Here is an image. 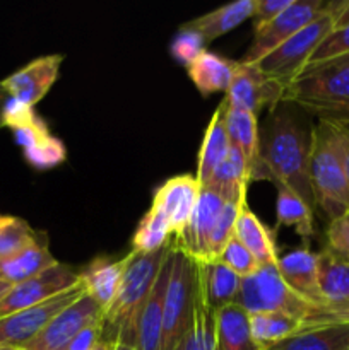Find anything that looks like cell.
Wrapping results in <instances>:
<instances>
[{
	"label": "cell",
	"mask_w": 349,
	"mask_h": 350,
	"mask_svg": "<svg viewBox=\"0 0 349 350\" xmlns=\"http://www.w3.org/2000/svg\"><path fill=\"white\" fill-rule=\"evenodd\" d=\"M310 146L311 130L308 132L298 120L296 113L284 103L270 109L266 126L260 133V178L274 185L293 190L315 208V197L310 183Z\"/></svg>",
	"instance_id": "6da1fadb"
},
{
	"label": "cell",
	"mask_w": 349,
	"mask_h": 350,
	"mask_svg": "<svg viewBox=\"0 0 349 350\" xmlns=\"http://www.w3.org/2000/svg\"><path fill=\"white\" fill-rule=\"evenodd\" d=\"M236 303L252 313H281L303 328L349 321V310L318 304L291 289L276 265H260L253 275L242 279Z\"/></svg>",
	"instance_id": "7a4b0ae2"
},
{
	"label": "cell",
	"mask_w": 349,
	"mask_h": 350,
	"mask_svg": "<svg viewBox=\"0 0 349 350\" xmlns=\"http://www.w3.org/2000/svg\"><path fill=\"white\" fill-rule=\"evenodd\" d=\"M168 250L170 243L154 253L130 252L127 255L125 272L115 299L103 313V340L122 342L135 347L140 311Z\"/></svg>",
	"instance_id": "3957f363"
},
{
	"label": "cell",
	"mask_w": 349,
	"mask_h": 350,
	"mask_svg": "<svg viewBox=\"0 0 349 350\" xmlns=\"http://www.w3.org/2000/svg\"><path fill=\"white\" fill-rule=\"evenodd\" d=\"M283 103L311 113L322 122L349 125V67L320 64L307 67L284 89Z\"/></svg>",
	"instance_id": "277c9868"
},
{
	"label": "cell",
	"mask_w": 349,
	"mask_h": 350,
	"mask_svg": "<svg viewBox=\"0 0 349 350\" xmlns=\"http://www.w3.org/2000/svg\"><path fill=\"white\" fill-rule=\"evenodd\" d=\"M310 183L315 207L320 208L328 221L349 211V185L339 150L335 123L318 120L311 129Z\"/></svg>",
	"instance_id": "5b68a950"
},
{
	"label": "cell",
	"mask_w": 349,
	"mask_h": 350,
	"mask_svg": "<svg viewBox=\"0 0 349 350\" xmlns=\"http://www.w3.org/2000/svg\"><path fill=\"white\" fill-rule=\"evenodd\" d=\"M197 267L195 260L173 245V269L168 280L161 325V350H181L194 311Z\"/></svg>",
	"instance_id": "8992f818"
},
{
	"label": "cell",
	"mask_w": 349,
	"mask_h": 350,
	"mask_svg": "<svg viewBox=\"0 0 349 350\" xmlns=\"http://www.w3.org/2000/svg\"><path fill=\"white\" fill-rule=\"evenodd\" d=\"M335 21L337 19H335L332 2H327L325 9L322 10L317 19L307 24L303 29L293 34L289 40L284 41L279 48H276L272 53L267 55L266 58H262L255 65L263 74L276 79L279 84L287 88L301 74V70L308 64L318 44L334 29Z\"/></svg>",
	"instance_id": "52a82bcc"
},
{
	"label": "cell",
	"mask_w": 349,
	"mask_h": 350,
	"mask_svg": "<svg viewBox=\"0 0 349 350\" xmlns=\"http://www.w3.org/2000/svg\"><path fill=\"white\" fill-rule=\"evenodd\" d=\"M3 125L14 132L16 142L23 147L24 159L36 170H51L67 157L65 146L51 135L47 122L34 111L33 106L10 98L3 111Z\"/></svg>",
	"instance_id": "ba28073f"
},
{
	"label": "cell",
	"mask_w": 349,
	"mask_h": 350,
	"mask_svg": "<svg viewBox=\"0 0 349 350\" xmlns=\"http://www.w3.org/2000/svg\"><path fill=\"white\" fill-rule=\"evenodd\" d=\"M325 5H327V2H324V0H291L289 5L276 19H272L267 26L253 33L252 44L240 62L246 65L259 64L262 58L272 53L293 34H296L307 24L317 19L322 10L325 9Z\"/></svg>",
	"instance_id": "9c48e42d"
},
{
	"label": "cell",
	"mask_w": 349,
	"mask_h": 350,
	"mask_svg": "<svg viewBox=\"0 0 349 350\" xmlns=\"http://www.w3.org/2000/svg\"><path fill=\"white\" fill-rule=\"evenodd\" d=\"M79 282H81L79 270L58 262L44 272L12 286L7 296L0 301V318L38 306L51 297L60 296Z\"/></svg>",
	"instance_id": "30bf717a"
},
{
	"label": "cell",
	"mask_w": 349,
	"mask_h": 350,
	"mask_svg": "<svg viewBox=\"0 0 349 350\" xmlns=\"http://www.w3.org/2000/svg\"><path fill=\"white\" fill-rule=\"evenodd\" d=\"M84 293L86 287L82 286V282H79L77 286L65 291L60 296L51 297L38 306L0 318V345L23 349L47 327L48 321L53 320L60 311H64L68 304L79 299Z\"/></svg>",
	"instance_id": "8fae6325"
},
{
	"label": "cell",
	"mask_w": 349,
	"mask_h": 350,
	"mask_svg": "<svg viewBox=\"0 0 349 350\" xmlns=\"http://www.w3.org/2000/svg\"><path fill=\"white\" fill-rule=\"evenodd\" d=\"M98 320H103V310L88 293H84L79 299L68 304L64 311H60L53 320L48 321L47 327L33 340L27 342L23 349L68 350L79 332Z\"/></svg>",
	"instance_id": "7c38bea8"
},
{
	"label": "cell",
	"mask_w": 349,
	"mask_h": 350,
	"mask_svg": "<svg viewBox=\"0 0 349 350\" xmlns=\"http://www.w3.org/2000/svg\"><path fill=\"white\" fill-rule=\"evenodd\" d=\"M284 85L276 79L263 74L257 65H246L238 60L235 77L226 91V101L229 106L259 116L263 108L274 109L283 103Z\"/></svg>",
	"instance_id": "4fadbf2b"
},
{
	"label": "cell",
	"mask_w": 349,
	"mask_h": 350,
	"mask_svg": "<svg viewBox=\"0 0 349 350\" xmlns=\"http://www.w3.org/2000/svg\"><path fill=\"white\" fill-rule=\"evenodd\" d=\"M224 204L226 202L214 191L201 188L190 222L180 239H171L173 245L197 263H209V246H211L212 232H214L216 222L221 215Z\"/></svg>",
	"instance_id": "5bb4252c"
},
{
	"label": "cell",
	"mask_w": 349,
	"mask_h": 350,
	"mask_svg": "<svg viewBox=\"0 0 349 350\" xmlns=\"http://www.w3.org/2000/svg\"><path fill=\"white\" fill-rule=\"evenodd\" d=\"M201 185L192 174H178L164 181L156 190L151 207L157 208L170 222L171 239H180L190 222L197 204Z\"/></svg>",
	"instance_id": "9a60e30c"
},
{
	"label": "cell",
	"mask_w": 349,
	"mask_h": 350,
	"mask_svg": "<svg viewBox=\"0 0 349 350\" xmlns=\"http://www.w3.org/2000/svg\"><path fill=\"white\" fill-rule=\"evenodd\" d=\"M62 62L64 55H44L29 62L0 82L10 98L34 108V105L47 96L57 81Z\"/></svg>",
	"instance_id": "2e32d148"
},
{
	"label": "cell",
	"mask_w": 349,
	"mask_h": 350,
	"mask_svg": "<svg viewBox=\"0 0 349 350\" xmlns=\"http://www.w3.org/2000/svg\"><path fill=\"white\" fill-rule=\"evenodd\" d=\"M173 269V245L170 239V250L164 256L151 293L140 311L137 323V350H161V325H163L164 299H166L168 280Z\"/></svg>",
	"instance_id": "e0dca14e"
},
{
	"label": "cell",
	"mask_w": 349,
	"mask_h": 350,
	"mask_svg": "<svg viewBox=\"0 0 349 350\" xmlns=\"http://www.w3.org/2000/svg\"><path fill=\"white\" fill-rule=\"evenodd\" d=\"M284 282L301 296L318 304H331L325 301L318 284V256L307 246L293 250L284 256H279L277 263ZM332 306V304H331Z\"/></svg>",
	"instance_id": "ac0fdd59"
},
{
	"label": "cell",
	"mask_w": 349,
	"mask_h": 350,
	"mask_svg": "<svg viewBox=\"0 0 349 350\" xmlns=\"http://www.w3.org/2000/svg\"><path fill=\"white\" fill-rule=\"evenodd\" d=\"M125 267L127 255L116 260L108 258V256H98L79 272L82 286L86 287V293L99 304L103 313L108 310L109 304L115 299Z\"/></svg>",
	"instance_id": "d6986e66"
},
{
	"label": "cell",
	"mask_w": 349,
	"mask_h": 350,
	"mask_svg": "<svg viewBox=\"0 0 349 350\" xmlns=\"http://www.w3.org/2000/svg\"><path fill=\"white\" fill-rule=\"evenodd\" d=\"M252 181V170L236 147L231 146L228 156L216 167L212 176L202 188L214 191L226 204H243L246 202V188Z\"/></svg>",
	"instance_id": "ffe728a7"
},
{
	"label": "cell",
	"mask_w": 349,
	"mask_h": 350,
	"mask_svg": "<svg viewBox=\"0 0 349 350\" xmlns=\"http://www.w3.org/2000/svg\"><path fill=\"white\" fill-rule=\"evenodd\" d=\"M214 350H260L250 330V313L238 303L214 311Z\"/></svg>",
	"instance_id": "44dd1931"
},
{
	"label": "cell",
	"mask_w": 349,
	"mask_h": 350,
	"mask_svg": "<svg viewBox=\"0 0 349 350\" xmlns=\"http://www.w3.org/2000/svg\"><path fill=\"white\" fill-rule=\"evenodd\" d=\"M224 101V123L229 142L243 154L252 170V180H259L260 170V130L259 120L253 113L233 108Z\"/></svg>",
	"instance_id": "7402d4cb"
},
{
	"label": "cell",
	"mask_w": 349,
	"mask_h": 350,
	"mask_svg": "<svg viewBox=\"0 0 349 350\" xmlns=\"http://www.w3.org/2000/svg\"><path fill=\"white\" fill-rule=\"evenodd\" d=\"M253 9H255V0H236V2L226 3L219 9L211 10L204 16L195 17L181 27L195 31L197 34H201L205 44H209L211 41L224 36L229 31L245 23L246 19L253 17Z\"/></svg>",
	"instance_id": "603a6c76"
},
{
	"label": "cell",
	"mask_w": 349,
	"mask_h": 350,
	"mask_svg": "<svg viewBox=\"0 0 349 350\" xmlns=\"http://www.w3.org/2000/svg\"><path fill=\"white\" fill-rule=\"evenodd\" d=\"M238 62L229 60L212 51H202L187 68V74L202 96L226 92L235 77Z\"/></svg>",
	"instance_id": "cb8c5ba5"
},
{
	"label": "cell",
	"mask_w": 349,
	"mask_h": 350,
	"mask_svg": "<svg viewBox=\"0 0 349 350\" xmlns=\"http://www.w3.org/2000/svg\"><path fill=\"white\" fill-rule=\"evenodd\" d=\"M235 236L248 248L260 265H276L279 263L276 246V232L270 231L245 204L240 207L235 226Z\"/></svg>",
	"instance_id": "d4e9b609"
},
{
	"label": "cell",
	"mask_w": 349,
	"mask_h": 350,
	"mask_svg": "<svg viewBox=\"0 0 349 350\" xmlns=\"http://www.w3.org/2000/svg\"><path fill=\"white\" fill-rule=\"evenodd\" d=\"M229 149H231V142H229V135L224 123V101H221V105L218 106L216 113L212 115L207 129H205L201 150H198L195 178H197L201 188L207 183L216 167L224 161Z\"/></svg>",
	"instance_id": "484cf974"
},
{
	"label": "cell",
	"mask_w": 349,
	"mask_h": 350,
	"mask_svg": "<svg viewBox=\"0 0 349 350\" xmlns=\"http://www.w3.org/2000/svg\"><path fill=\"white\" fill-rule=\"evenodd\" d=\"M57 263L58 260H55L48 248L47 234H43L36 243L27 246L17 255L0 260V280H5V282L16 286V284L24 282V280L44 272Z\"/></svg>",
	"instance_id": "4316f807"
},
{
	"label": "cell",
	"mask_w": 349,
	"mask_h": 350,
	"mask_svg": "<svg viewBox=\"0 0 349 350\" xmlns=\"http://www.w3.org/2000/svg\"><path fill=\"white\" fill-rule=\"evenodd\" d=\"M263 350H349V321L303 328Z\"/></svg>",
	"instance_id": "83f0119b"
},
{
	"label": "cell",
	"mask_w": 349,
	"mask_h": 350,
	"mask_svg": "<svg viewBox=\"0 0 349 350\" xmlns=\"http://www.w3.org/2000/svg\"><path fill=\"white\" fill-rule=\"evenodd\" d=\"M318 256V284L325 301L349 310V262L324 248Z\"/></svg>",
	"instance_id": "f1b7e54d"
},
{
	"label": "cell",
	"mask_w": 349,
	"mask_h": 350,
	"mask_svg": "<svg viewBox=\"0 0 349 350\" xmlns=\"http://www.w3.org/2000/svg\"><path fill=\"white\" fill-rule=\"evenodd\" d=\"M277 202H276V229L277 228H294L296 234L303 239V246L308 248V241L313 238V208L301 197H298L293 190L276 185Z\"/></svg>",
	"instance_id": "f546056e"
},
{
	"label": "cell",
	"mask_w": 349,
	"mask_h": 350,
	"mask_svg": "<svg viewBox=\"0 0 349 350\" xmlns=\"http://www.w3.org/2000/svg\"><path fill=\"white\" fill-rule=\"evenodd\" d=\"M202 284H204L205 297L212 311L229 303H236L242 277L236 275L231 269L222 265L221 262L198 263Z\"/></svg>",
	"instance_id": "4dcf8cb0"
},
{
	"label": "cell",
	"mask_w": 349,
	"mask_h": 350,
	"mask_svg": "<svg viewBox=\"0 0 349 350\" xmlns=\"http://www.w3.org/2000/svg\"><path fill=\"white\" fill-rule=\"evenodd\" d=\"M181 350H214V311L205 297L201 270L197 267V289L194 297V311L185 335Z\"/></svg>",
	"instance_id": "1f68e13d"
},
{
	"label": "cell",
	"mask_w": 349,
	"mask_h": 350,
	"mask_svg": "<svg viewBox=\"0 0 349 350\" xmlns=\"http://www.w3.org/2000/svg\"><path fill=\"white\" fill-rule=\"evenodd\" d=\"M250 330L255 344L260 350L293 337L303 330L300 323L293 318L281 313H252L250 314Z\"/></svg>",
	"instance_id": "d6a6232c"
},
{
	"label": "cell",
	"mask_w": 349,
	"mask_h": 350,
	"mask_svg": "<svg viewBox=\"0 0 349 350\" xmlns=\"http://www.w3.org/2000/svg\"><path fill=\"white\" fill-rule=\"evenodd\" d=\"M171 239L170 222L157 208L151 207L142 215L132 236V248L135 253H154L164 248Z\"/></svg>",
	"instance_id": "836d02e7"
},
{
	"label": "cell",
	"mask_w": 349,
	"mask_h": 350,
	"mask_svg": "<svg viewBox=\"0 0 349 350\" xmlns=\"http://www.w3.org/2000/svg\"><path fill=\"white\" fill-rule=\"evenodd\" d=\"M43 234L44 232L34 231L24 219L2 215V221H0V260L17 255L27 246L36 243Z\"/></svg>",
	"instance_id": "e575fe53"
},
{
	"label": "cell",
	"mask_w": 349,
	"mask_h": 350,
	"mask_svg": "<svg viewBox=\"0 0 349 350\" xmlns=\"http://www.w3.org/2000/svg\"><path fill=\"white\" fill-rule=\"evenodd\" d=\"M344 55H349V23L334 27L324 38V41L318 44V48L310 57L308 64L305 65V68L327 64V62L335 60V58L344 57Z\"/></svg>",
	"instance_id": "d590c367"
},
{
	"label": "cell",
	"mask_w": 349,
	"mask_h": 350,
	"mask_svg": "<svg viewBox=\"0 0 349 350\" xmlns=\"http://www.w3.org/2000/svg\"><path fill=\"white\" fill-rule=\"evenodd\" d=\"M218 262L231 269L242 279L253 275L260 269V263L257 262L255 256L248 252V248L236 236L229 239V243L224 246L221 255H219Z\"/></svg>",
	"instance_id": "8d00e7d4"
},
{
	"label": "cell",
	"mask_w": 349,
	"mask_h": 350,
	"mask_svg": "<svg viewBox=\"0 0 349 350\" xmlns=\"http://www.w3.org/2000/svg\"><path fill=\"white\" fill-rule=\"evenodd\" d=\"M245 204V202H243ZM243 204H224L221 215H219L218 222H216L214 232L211 238V246H209V262H218L219 255L222 253L224 246L228 245L229 239L235 236V226L236 219H238L240 207Z\"/></svg>",
	"instance_id": "74e56055"
},
{
	"label": "cell",
	"mask_w": 349,
	"mask_h": 350,
	"mask_svg": "<svg viewBox=\"0 0 349 350\" xmlns=\"http://www.w3.org/2000/svg\"><path fill=\"white\" fill-rule=\"evenodd\" d=\"M202 51H205V41L202 40L201 34L180 27L173 43H171V55H173V58H177L180 64L188 67Z\"/></svg>",
	"instance_id": "f35d334b"
},
{
	"label": "cell",
	"mask_w": 349,
	"mask_h": 350,
	"mask_svg": "<svg viewBox=\"0 0 349 350\" xmlns=\"http://www.w3.org/2000/svg\"><path fill=\"white\" fill-rule=\"evenodd\" d=\"M325 236H327L325 248L349 262V211L335 217L334 221H328Z\"/></svg>",
	"instance_id": "ab89813d"
},
{
	"label": "cell",
	"mask_w": 349,
	"mask_h": 350,
	"mask_svg": "<svg viewBox=\"0 0 349 350\" xmlns=\"http://www.w3.org/2000/svg\"><path fill=\"white\" fill-rule=\"evenodd\" d=\"M291 3V0H255L253 9V33L262 29L263 26L276 19L284 9Z\"/></svg>",
	"instance_id": "60d3db41"
},
{
	"label": "cell",
	"mask_w": 349,
	"mask_h": 350,
	"mask_svg": "<svg viewBox=\"0 0 349 350\" xmlns=\"http://www.w3.org/2000/svg\"><path fill=\"white\" fill-rule=\"evenodd\" d=\"M103 335V320L92 321L88 327L82 328L77 334V337L72 340L68 350H92L101 340Z\"/></svg>",
	"instance_id": "b9f144b4"
},
{
	"label": "cell",
	"mask_w": 349,
	"mask_h": 350,
	"mask_svg": "<svg viewBox=\"0 0 349 350\" xmlns=\"http://www.w3.org/2000/svg\"><path fill=\"white\" fill-rule=\"evenodd\" d=\"M335 132H337L339 150H341L342 164H344L346 178H348V185H349V126L335 123Z\"/></svg>",
	"instance_id": "7bdbcfd3"
},
{
	"label": "cell",
	"mask_w": 349,
	"mask_h": 350,
	"mask_svg": "<svg viewBox=\"0 0 349 350\" xmlns=\"http://www.w3.org/2000/svg\"><path fill=\"white\" fill-rule=\"evenodd\" d=\"M332 7H334L335 12V27L342 26V24L349 23V0L346 2H332Z\"/></svg>",
	"instance_id": "ee69618b"
},
{
	"label": "cell",
	"mask_w": 349,
	"mask_h": 350,
	"mask_svg": "<svg viewBox=\"0 0 349 350\" xmlns=\"http://www.w3.org/2000/svg\"><path fill=\"white\" fill-rule=\"evenodd\" d=\"M9 99H10V96L7 94V91L3 89L2 82H0V129H2V126H5L3 125V111H5V106H7V103H9Z\"/></svg>",
	"instance_id": "f6af8a7d"
},
{
	"label": "cell",
	"mask_w": 349,
	"mask_h": 350,
	"mask_svg": "<svg viewBox=\"0 0 349 350\" xmlns=\"http://www.w3.org/2000/svg\"><path fill=\"white\" fill-rule=\"evenodd\" d=\"M115 345H116V342H108V340H99L98 342V345H96L94 349L92 350H115Z\"/></svg>",
	"instance_id": "bcb514c9"
},
{
	"label": "cell",
	"mask_w": 349,
	"mask_h": 350,
	"mask_svg": "<svg viewBox=\"0 0 349 350\" xmlns=\"http://www.w3.org/2000/svg\"><path fill=\"white\" fill-rule=\"evenodd\" d=\"M10 289H12V284L5 282V280H0V301L7 296V293H9Z\"/></svg>",
	"instance_id": "7dc6e473"
},
{
	"label": "cell",
	"mask_w": 349,
	"mask_h": 350,
	"mask_svg": "<svg viewBox=\"0 0 349 350\" xmlns=\"http://www.w3.org/2000/svg\"><path fill=\"white\" fill-rule=\"evenodd\" d=\"M327 64L346 65V67H349V55H344V57H341V58H335V60H332V62H327Z\"/></svg>",
	"instance_id": "c3c4849f"
},
{
	"label": "cell",
	"mask_w": 349,
	"mask_h": 350,
	"mask_svg": "<svg viewBox=\"0 0 349 350\" xmlns=\"http://www.w3.org/2000/svg\"><path fill=\"white\" fill-rule=\"evenodd\" d=\"M115 350H137L133 345H129V344H122V342H116L115 345Z\"/></svg>",
	"instance_id": "681fc988"
},
{
	"label": "cell",
	"mask_w": 349,
	"mask_h": 350,
	"mask_svg": "<svg viewBox=\"0 0 349 350\" xmlns=\"http://www.w3.org/2000/svg\"><path fill=\"white\" fill-rule=\"evenodd\" d=\"M0 350H19V349L10 347V345H0Z\"/></svg>",
	"instance_id": "f907efd6"
},
{
	"label": "cell",
	"mask_w": 349,
	"mask_h": 350,
	"mask_svg": "<svg viewBox=\"0 0 349 350\" xmlns=\"http://www.w3.org/2000/svg\"><path fill=\"white\" fill-rule=\"evenodd\" d=\"M0 221H2V215H0Z\"/></svg>",
	"instance_id": "816d5d0a"
},
{
	"label": "cell",
	"mask_w": 349,
	"mask_h": 350,
	"mask_svg": "<svg viewBox=\"0 0 349 350\" xmlns=\"http://www.w3.org/2000/svg\"><path fill=\"white\" fill-rule=\"evenodd\" d=\"M19 350H24V349H19Z\"/></svg>",
	"instance_id": "f5cc1de1"
}]
</instances>
